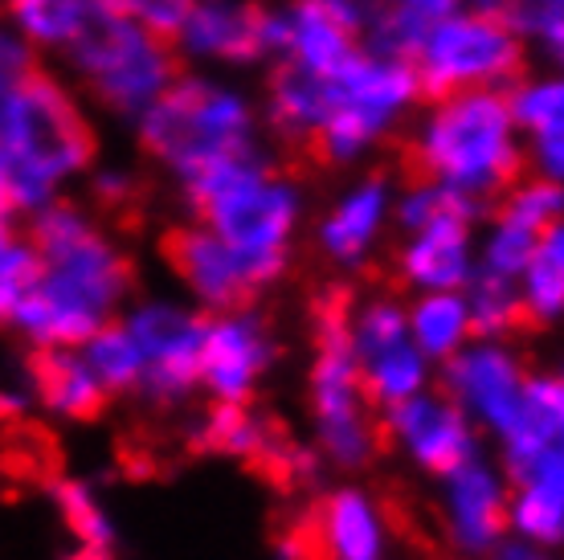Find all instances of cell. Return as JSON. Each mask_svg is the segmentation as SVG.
I'll use <instances>...</instances> for the list:
<instances>
[{
	"instance_id": "1",
	"label": "cell",
	"mask_w": 564,
	"mask_h": 560,
	"mask_svg": "<svg viewBox=\"0 0 564 560\" xmlns=\"http://www.w3.org/2000/svg\"><path fill=\"white\" fill-rule=\"evenodd\" d=\"M25 222L29 241L37 246V279L9 327L33 352L83 348L102 323L119 320L128 308V254L95 222V213L70 196H57Z\"/></svg>"
},
{
	"instance_id": "2",
	"label": "cell",
	"mask_w": 564,
	"mask_h": 560,
	"mask_svg": "<svg viewBox=\"0 0 564 560\" xmlns=\"http://www.w3.org/2000/svg\"><path fill=\"white\" fill-rule=\"evenodd\" d=\"M99 160L83 95L57 74L33 71L0 95V184L21 217L66 196Z\"/></svg>"
},
{
	"instance_id": "3",
	"label": "cell",
	"mask_w": 564,
	"mask_h": 560,
	"mask_svg": "<svg viewBox=\"0 0 564 560\" xmlns=\"http://www.w3.org/2000/svg\"><path fill=\"white\" fill-rule=\"evenodd\" d=\"M181 196L193 209V222L226 241L250 267L262 291L286 274L303 196L295 181L274 169L258 148L193 172L188 181H181Z\"/></svg>"
},
{
	"instance_id": "4",
	"label": "cell",
	"mask_w": 564,
	"mask_h": 560,
	"mask_svg": "<svg viewBox=\"0 0 564 560\" xmlns=\"http://www.w3.org/2000/svg\"><path fill=\"white\" fill-rule=\"evenodd\" d=\"M511 98L495 86L442 98L430 123L401 143V172L410 184H446L491 209L523 181V152L511 140Z\"/></svg>"
},
{
	"instance_id": "5",
	"label": "cell",
	"mask_w": 564,
	"mask_h": 560,
	"mask_svg": "<svg viewBox=\"0 0 564 560\" xmlns=\"http://www.w3.org/2000/svg\"><path fill=\"white\" fill-rule=\"evenodd\" d=\"M57 57L70 71L74 90L123 123H135L184 71L169 37L135 25L107 0L90 9L86 25Z\"/></svg>"
},
{
	"instance_id": "6",
	"label": "cell",
	"mask_w": 564,
	"mask_h": 560,
	"mask_svg": "<svg viewBox=\"0 0 564 560\" xmlns=\"http://www.w3.org/2000/svg\"><path fill=\"white\" fill-rule=\"evenodd\" d=\"M135 140L176 184L193 172L254 152V107L241 90L209 74L181 71L172 86L135 119Z\"/></svg>"
},
{
	"instance_id": "7",
	"label": "cell",
	"mask_w": 564,
	"mask_h": 560,
	"mask_svg": "<svg viewBox=\"0 0 564 560\" xmlns=\"http://www.w3.org/2000/svg\"><path fill=\"white\" fill-rule=\"evenodd\" d=\"M311 426L315 450L324 466L356 475L365 471L381 450V426L372 418V401L360 385L352 336H348V308L327 303L315 320V356L307 373Z\"/></svg>"
},
{
	"instance_id": "8",
	"label": "cell",
	"mask_w": 564,
	"mask_h": 560,
	"mask_svg": "<svg viewBox=\"0 0 564 560\" xmlns=\"http://www.w3.org/2000/svg\"><path fill=\"white\" fill-rule=\"evenodd\" d=\"M413 74L417 90L434 103L458 90L511 86L523 74V42L516 37V29L491 13L446 17L417 50Z\"/></svg>"
},
{
	"instance_id": "9",
	"label": "cell",
	"mask_w": 564,
	"mask_h": 560,
	"mask_svg": "<svg viewBox=\"0 0 564 560\" xmlns=\"http://www.w3.org/2000/svg\"><path fill=\"white\" fill-rule=\"evenodd\" d=\"M140 348V392L148 406L172 409L200 392L205 311L181 299H140L119 311Z\"/></svg>"
},
{
	"instance_id": "10",
	"label": "cell",
	"mask_w": 564,
	"mask_h": 560,
	"mask_svg": "<svg viewBox=\"0 0 564 560\" xmlns=\"http://www.w3.org/2000/svg\"><path fill=\"white\" fill-rule=\"evenodd\" d=\"M532 368L523 365V356L511 348L508 340H470L454 352L451 360L437 365V385L463 409L466 418L491 434L495 442L508 434L511 421L520 418L523 380Z\"/></svg>"
},
{
	"instance_id": "11",
	"label": "cell",
	"mask_w": 564,
	"mask_h": 560,
	"mask_svg": "<svg viewBox=\"0 0 564 560\" xmlns=\"http://www.w3.org/2000/svg\"><path fill=\"white\" fill-rule=\"evenodd\" d=\"M381 434L422 475H446L482 454V430L442 389H422L381 409Z\"/></svg>"
},
{
	"instance_id": "12",
	"label": "cell",
	"mask_w": 564,
	"mask_h": 560,
	"mask_svg": "<svg viewBox=\"0 0 564 560\" xmlns=\"http://www.w3.org/2000/svg\"><path fill=\"white\" fill-rule=\"evenodd\" d=\"M279 360V340L250 303L205 311L200 340V392L209 401H250Z\"/></svg>"
},
{
	"instance_id": "13",
	"label": "cell",
	"mask_w": 564,
	"mask_h": 560,
	"mask_svg": "<svg viewBox=\"0 0 564 560\" xmlns=\"http://www.w3.org/2000/svg\"><path fill=\"white\" fill-rule=\"evenodd\" d=\"M508 471L487 454L437 475V519L458 557L482 560L487 548L508 532Z\"/></svg>"
},
{
	"instance_id": "14",
	"label": "cell",
	"mask_w": 564,
	"mask_h": 560,
	"mask_svg": "<svg viewBox=\"0 0 564 560\" xmlns=\"http://www.w3.org/2000/svg\"><path fill=\"white\" fill-rule=\"evenodd\" d=\"M172 45L181 62L254 66L270 57V9L250 0H193Z\"/></svg>"
},
{
	"instance_id": "15",
	"label": "cell",
	"mask_w": 564,
	"mask_h": 560,
	"mask_svg": "<svg viewBox=\"0 0 564 560\" xmlns=\"http://www.w3.org/2000/svg\"><path fill=\"white\" fill-rule=\"evenodd\" d=\"M169 262L200 311L241 308V303H250V299L262 291L254 282V274H250V267L200 222L181 225V229L172 234Z\"/></svg>"
},
{
	"instance_id": "16",
	"label": "cell",
	"mask_w": 564,
	"mask_h": 560,
	"mask_svg": "<svg viewBox=\"0 0 564 560\" xmlns=\"http://www.w3.org/2000/svg\"><path fill=\"white\" fill-rule=\"evenodd\" d=\"M315 540L324 560H389L393 528L372 491L344 483L324 495L315 516Z\"/></svg>"
},
{
	"instance_id": "17",
	"label": "cell",
	"mask_w": 564,
	"mask_h": 560,
	"mask_svg": "<svg viewBox=\"0 0 564 560\" xmlns=\"http://www.w3.org/2000/svg\"><path fill=\"white\" fill-rule=\"evenodd\" d=\"M466 217H437L413 229L410 241L397 254V274L413 291H466L475 279V241Z\"/></svg>"
},
{
	"instance_id": "18",
	"label": "cell",
	"mask_w": 564,
	"mask_h": 560,
	"mask_svg": "<svg viewBox=\"0 0 564 560\" xmlns=\"http://www.w3.org/2000/svg\"><path fill=\"white\" fill-rule=\"evenodd\" d=\"M508 483V532L564 552V446L536 454Z\"/></svg>"
},
{
	"instance_id": "19",
	"label": "cell",
	"mask_w": 564,
	"mask_h": 560,
	"mask_svg": "<svg viewBox=\"0 0 564 560\" xmlns=\"http://www.w3.org/2000/svg\"><path fill=\"white\" fill-rule=\"evenodd\" d=\"M356 21L324 4V0H295L286 13H282V50L279 57L295 62L311 74H339L356 54Z\"/></svg>"
},
{
	"instance_id": "20",
	"label": "cell",
	"mask_w": 564,
	"mask_h": 560,
	"mask_svg": "<svg viewBox=\"0 0 564 560\" xmlns=\"http://www.w3.org/2000/svg\"><path fill=\"white\" fill-rule=\"evenodd\" d=\"M384 217H389V184H384V176H368L332 205V213L315 229V241H319L327 262L356 270L365 267L377 238H381Z\"/></svg>"
},
{
	"instance_id": "21",
	"label": "cell",
	"mask_w": 564,
	"mask_h": 560,
	"mask_svg": "<svg viewBox=\"0 0 564 560\" xmlns=\"http://www.w3.org/2000/svg\"><path fill=\"white\" fill-rule=\"evenodd\" d=\"M33 392L42 409L62 421H90L107 406V392L86 368L78 348H45L33 356Z\"/></svg>"
},
{
	"instance_id": "22",
	"label": "cell",
	"mask_w": 564,
	"mask_h": 560,
	"mask_svg": "<svg viewBox=\"0 0 564 560\" xmlns=\"http://www.w3.org/2000/svg\"><path fill=\"white\" fill-rule=\"evenodd\" d=\"M197 446L213 454H229V459H246V463H279V442L274 430L258 418L250 401H213V409L197 426Z\"/></svg>"
},
{
	"instance_id": "23",
	"label": "cell",
	"mask_w": 564,
	"mask_h": 560,
	"mask_svg": "<svg viewBox=\"0 0 564 560\" xmlns=\"http://www.w3.org/2000/svg\"><path fill=\"white\" fill-rule=\"evenodd\" d=\"M454 4L458 0H377L368 9V25H372V42L381 57H397L413 66L425 37L454 13Z\"/></svg>"
},
{
	"instance_id": "24",
	"label": "cell",
	"mask_w": 564,
	"mask_h": 560,
	"mask_svg": "<svg viewBox=\"0 0 564 560\" xmlns=\"http://www.w3.org/2000/svg\"><path fill=\"white\" fill-rule=\"evenodd\" d=\"M470 340L475 332H470V308L463 291H422L410 303V344L434 368L451 360Z\"/></svg>"
},
{
	"instance_id": "25",
	"label": "cell",
	"mask_w": 564,
	"mask_h": 560,
	"mask_svg": "<svg viewBox=\"0 0 564 560\" xmlns=\"http://www.w3.org/2000/svg\"><path fill=\"white\" fill-rule=\"evenodd\" d=\"M523 315L536 327H552L564 320V217L552 222L536 238L528 267L520 274Z\"/></svg>"
},
{
	"instance_id": "26",
	"label": "cell",
	"mask_w": 564,
	"mask_h": 560,
	"mask_svg": "<svg viewBox=\"0 0 564 560\" xmlns=\"http://www.w3.org/2000/svg\"><path fill=\"white\" fill-rule=\"evenodd\" d=\"M99 0H0V13L37 54H62Z\"/></svg>"
},
{
	"instance_id": "27",
	"label": "cell",
	"mask_w": 564,
	"mask_h": 560,
	"mask_svg": "<svg viewBox=\"0 0 564 560\" xmlns=\"http://www.w3.org/2000/svg\"><path fill=\"white\" fill-rule=\"evenodd\" d=\"M434 377H437V368L413 348L410 340H401L393 348L372 352V356L360 360V385H365V397L377 409L397 406V401H405L413 392L430 389Z\"/></svg>"
},
{
	"instance_id": "28",
	"label": "cell",
	"mask_w": 564,
	"mask_h": 560,
	"mask_svg": "<svg viewBox=\"0 0 564 560\" xmlns=\"http://www.w3.org/2000/svg\"><path fill=\"white\" fill-rule=\"evenodd\" d=\"M50 499H54L62 524L70 528V536L78 540L83 552L90 557H111L115 545H119V528H115L111 507L102 504V495L83 478H54L50 487Z\"/></svg>"
},
{
	"instance_id": "29",
	"label": "cell",
	"mask_w": 564,
	"mask_h": 560,
	"mask_svg": "<svg viewBox=\"0 0 564 560\" xmlns=\"http://www.w3.org/2000/svg\"><path fill=\"white\" fill-rule=\"evenodd\" d=\"M466 308H470V332L479 340H511L520 332L523 315L520 279H503L475 267V279L466 282Z\"/></svg>"
},
{
	"instance_id": "30",
	"label": "cell",
	"mask_w": 564,
	"mask_h": 560,
	"mask_svg": "<svg viewBox=\"0 0 564 560\" xmlns=\"http://www.w3.org/2000/svg\"><path fill=\"white\" fill-rule=\"evenodd\" d=\"M78 352H83L86 368L95 373L107 397H135L140 392V348L123 327V320L102 323Z\"/></svg>"
},
{
	"instance_id": "31",
	"label": "cell",
	"mask_w": 564,
	"mask_h": 560,
	"mask_svg": "<svg viewBox=\"0 0 564 560\" xmlns=\"http://www.w3.org/2000/svg\"><path fill=\"white\" fill-rule=\"evenodd\" d=\"M348 336H352L356 360L410 340V303H401L389 291L368 294L356 308H348Z\"/></svg>"
},
{
	"instance_id": "32",
	"label": "cell",
	"mask_w": 564,
	"mask_h": 560,
	"mask_svg": "<svg viewBox=\"0 0 564 560\" xmlns=\"http://www.w3.org/2000/svg\"><path fill=\"white\" fill-rule=\"evenodd\" d=\"M495 217L520 225V229H532V234H544L552 222L564 217V189L561 181L552 176H540V181H520L511 184L508 193L499 196V209Z\"/></svg>"
},
{
	"instance_id": "33",
	"label": "cell",
	"mask_w": 564,
	"mask_h": 560,
	"mask_svg": "<svg viewBox=\"0 0 564 560\" xmlns=\"http://www.w3.org/2000/svg\"><path fill=\"white\" fill-rule=\"evenodd\" d=\"M33 279H37V246L29 241L25 229H4L0 234V327H9Z\"/></svg>"
},
{
	"instance_id": "34",
	"label": "cell",
	"mask_w": 564,
	"mask_h": 560,
	"mask_svg": "<svg viewBox=\"0 0 564 560\" xmlns=\"http://www.w3.org/2000/svg\"><path fill=\"white\" fill-rule=\"evenodd\" d=\"M540 234L532 229H520V225L503 222V217H495L491 234L482 241V254H479V270H491V274H503V279H520L523 267H528V254L536 246Z\"/></svg>"
},
{
	"instance_id": "35",
	"label": "cell",
	"mask_w": 564,
	"mask_h": 560,
	"mask_svg": "<svg viewBox=\"0 0 564 560\" xmlns=\"http://www.w3.org/2000/svg\"><path fill=\"white\" fill-rule=\"evenodd\" d=\"M511 115H516L523 127H532L536 136L561 131L564 127V83H544V86H532V90H520V95L511 98Z\"/></svg>"
},
{
	"instance_id": "36",
	"label": "cell",
	"mask_w": 564,
	"mask_h": 560,
	"mask_svg": "<svg viewBox=\"0 0 564 560\" xmlns=\"http://www.w3.org/2000/svg\"><path fill=\"white\" fill-rule=\"evenodd\" d=\"M111 9H119L123 17H131L135 25L152 29L160 37H176V29L184 25V17L193 9V0H107Z\"/></svg>"
},
{
	"instance_id": "37",
	"label": "cell",
	"mask_w": 564,
	"mask_h": 560,
	"mask_svg": "<svg viewBox=\"0 0 564 560\" xmlns=\"http://www.w3.org/2000/svg\"><path fill=\"white\" fill-rule=\"evenodd\" d=\"M33 71H37V50L9 25V17L0 13V95L21 78H29Z\"/></svg>"
},
{
	"instance_id": "38",
	"label": "cell",
	"mask_w": 564,
	"mask_h": 560,
	"mask_svg": "<svg viewBox=\"0 0 564 560\" xmlns=\"http://www.w3.org/2000/svg\"><path fill=\"white\" fill-rule=\"evenodd\" d=\"M90 184V196H95V205L102 209H119V205H128L135 201V172L123 169V164H90L83 176Z\"/></svg>"
},
{
	"instance_id": "39",
	"label": "cell",
	"mask_w": 564,
	"mask_h": 560,
	"mask_svg": "<svg viewBox=\"0 0 564 560\" xmlns=\"http://www.w3.org/2000/svg\"><path fill=\"white\" fill-rule=\"evenodd\" d=\"M482 560H561V552L536 545V540H528V536L503 532L491 548H487V557Z\"/></svg>"
},
{
	"instance_id": "40",
	"label": "cell",
	"mask_w": 564,
	"mask_h": 560,
	"mask_svg": "<svg viewBox=\"0 0 564 560\" xmlns=\"http://www.w3.org/2000/svg\"><path fill=\"white\" fill-rule=\"evenodd\" d=\"M544 0H479L482 13L499 17L511 29H536V13Z\"/></svg>"
},
{
	"instance_id": "41",
	"label": "cell",
	"mask_w": 564,
	"mask_h": 560,
	"mask_svg": "<svg viewBox=\"0 0 564 560\" xmlns=\"http://www.w3.org/2000/svg\"><path fill=\"white\" fill-rule=\"evenodd\" d=\"M536 160H540V169H544V176H552V181H564V127H561V131L540 136Z\"/></svg>"
},
{
	"instance_id": "42",
	"label": "cell",
	"mask_w": 564,
	"mask_h": 560,
	"mask_svg": "<svg viewBox=\"0 0 564 560\" xmlns=\"http://www.w3.org/2000/svg\"><path fill=\"white\" fill-rule=\"evenodd\" d=\"M536 29L556 50H564V0H544L536 13Z\"/></svg>"
},
{
	"instance_id": "43",
	"label": "cell",
	"mask_w": 564,
	"mask_h": 560,
	"mask_svg": "<svg viewBox=\"0 0 564 560\" xmlns=\"http://www.w3.org/2000/svg\"><path fill=\"white\" fill-rule=\"evenodd\" d=\"M25 406H29V397L17 385H9V380L0 377V421H13V418H21L25 413Z\"/></svg>"
},
{
	"instance_id": "44",
	"label": "cell",
	"mask_w": 564,
	"mask_h": 560,
	"mask_svg": "<svg viewBox=\"0 0 564 560\" xmlns=\"http://www.w3.org/2000/svg\"><path fill=\"white\" fill-rule=\"evenodd\" d=\"M17 222H21V209H17V201L9 196V189L0 184V234H4V229H17Z\"/></svg>"
},
{
	"instance_id": "45",
	"label": "cell",
	"mask_w": 564,
	"mask_h": 560,
	"mask_svg": "<svg viewBox=\"0 0 564 560\" xmlns=\"http://www.w3.org/2000/svg\"><path fill=\"white\" fill-rule=\"evenodd\" d=\"M556 377H561V389H564V360L556 365ZM556 446H564V421H561V442H556Z\"/></svg>"
},
{
	"instance_id": "46",
	"label": "cell",
	"mask_w": 564,
	"mask_h": 560,
	"mask_svg": "<svg viewBox=\"0 0 564 560\" xmlns=\"http://www.w3.org/2000/svg\"><path fill=\"white\" fill-rule=\"evenodd\" d=\"M74 560H115V552H111V557H90V552H78Z\"/></svg>"
},
{
	"instance_id": "47",
	"label": "cell",
	"mask_w": 564,
	"mask_h": 560,
	"mask_svg": "<svg viewBox=\"0 0 564 560\" xmlns=\"http://www.w3.org/2000/svg\"><path fill=\"white\" fill-rule=\"evenodd\" d=\"M561 57H564V50H561Z\"/></svg>"
}]
</instances>
